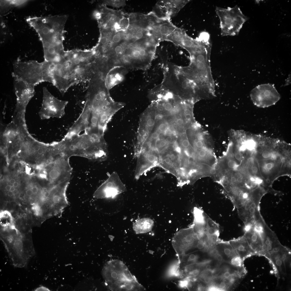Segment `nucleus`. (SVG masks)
I'll return each mask as SVG.
<instances>
[{
    "instance_id": "2eb2a0df",
    "label": "nucleus",
    "mask_w": 291,
    "mask_h": 291,
    "mask_svg": "<svg viewBox=\"0 0 291 291\" xmlns=\"http://www.w3.org/2000/svg\"><path fill=\"white\" fill-rule=\"evenodd\" d=\"M190 0H160L152 12L161 19L170 20L178 13Z\"/></svg>"
},
{
    "instance_id": "680f3d73",
    "label": "nucleus",
    "mask_w": 291,
    "mask_h": 291,
    "mask_svg": "<svg viewBox=\"0 0 291 291\" xmlns=\"http://www.w3.org/2000/svg\"><path fill=\"white\" fill-rule=\"evenodd\" d=\"M18 185H19V183L17 182H15V183L13 184V186L14 187H17L18 186Z\"/></svg>"
},
{
    "instance_id": "dca6fc26",
    "label": "nucleus",
    "mask_w": 291,
    "mask_h": 291,
    "mask_svg": "<svg viewBox=\"0 0 291 291\" xmlns=\"http://www.w3.org/2000/svg\"><path fill=\"white\" fill-rule=\"evenodd\" d=\"M100 7V17L97 20L99 28L114 29L116 23L126 15L122 11L111 9L104 4H102Z\"/></svg>"
},
{
    "instance_id": "49530a36",
    "label": "nucleus",
    "mask_w": 291,
    "mask_h": 291,
    "mask_svg": "<svg viewBox=\"0 0 291 291\" xmlns=\"http://www.w3.org/2000/svg\"><path fill=\"white\" fill-rule=\"evenodd\" d=\"M32 190L33 192L34 193H36L38 192V189L37 187H34L32 189Z\"/></svg>"
},
{
    "instance_id": "f3484780",
    "label": "nucleus",
    "mask_w": 291,
    "mask_h": 291,
    "mask_svg": "<svg viewBox=\"0 0 291 291\" xmlns=\"http://www.w3.org/2000/svg\"><path fill=\"white\" fill-rule=\"evenodd\" d=\"M290 255V250L283 246L280 249L270 253L266 257L272 264L279 277L287 274V263Z\"/></svg>"
},
{
    "instance_id": "20e7f679",
    "label": "nucleus",
    "mask_w": 291,
    "mask_h": 291,
    "mask_svg": "<svg viewBox=\"0 0 291 291\" xmlns=\"http://www.w3.org/2000/svg\"><path fill=\"white\" fill-rule=\"evenodd\" d=\"M159 43L152 36L128 43L115 67L146 70L150 68Z\"/></svg>"
},
{
    "instance_id": "b1692460",
    "label": "nucleus",
    "mask_w": 291,
    "mask_h": 291,
    "mask_svg": "<svg viewBox=\"0 0 291 291\" xmlns=\"http://www.w3.org/2000/svg\"><path fill=\"white\" fill-rule=\"evenodd\" d=\"M154 224V221L150 218H141L134 223L133 230L137 234L146 233L152 230Z\"/></svg>"
},
{
    "instance_id": "09e8293b",
    "label": "nucleus",
    "mask_w": 291,
    "mask_h": 291,
    "mask_svg": "<svg viewBox=\"0 0 291 291\" xmlns=\"http://www.w3.org/2000/svg\"><path fill=\"white\" fill-rule=\"evenodd\" d=\"M185 117L186 119L188 120H189L191 118V114L186 115H185Z\"/></svg>"
},
{
    "instance_id": "5fc2aeb1",
    "label": "nucleus",
    "mask_w": 291,
    "mask_h": 291,
    "mask_svg": "<svg viewBox=\"0 0 291 291\" xmlns=\"http://www.w3.org/2000/svg\"><path fill=\"white\" fill-rule=\"evenodd\" d=\"M11 185H7L6 187H5V189H6V190L7 191H10V190H11Z\"/></svg>"
},
{
    "instance_id": "6ab92c4d",
    "label": "nucleus",
    "mask_w": 291,
    "mask_h": 291,
    "mask_svg": "<svg viewBox=\"0 0 291 291\" xmlns=\"http://www.w3.org/2000/svg\"><path fill=\"white\" fill-rule=\"evenodd\" d=\"M261 236L265 257L270 253L279 250L283 246L280 242L276 234L266 223Z\"/></svg>"
},
{
    "instance_id": "c756f323",
    "label": "nucleus",
    "mask_w": 291,
    "mask_h": 291,
    "mask_svg": "<svg viewBox=\"0 0 291 291\" xmlns=\"http://www.w3.org/2000/svg\"><path fill=\"white\" fill-rule=\"evenodd\" d=\"M207 290L208 291H223L222 289L220 288L218 285H212L209 286Z\"/></svg>"
},
{
    "instance_id": "f8f14e48",
    "label": "nucleus",
    "mask_w": 291,
    "mask_h": 291,
    "mask_svg": "<svg viewBox=\"0 0 291 291\" xmlns=\"http://www.w3.org/2000/svg\"><path fill=\"white\" fill-rule=\"evenodd\" d=\"M250 96L254 104L262 108L275 104L281 98L274 85L270 84L258 85L251 91Z\"/></svg>"
},
{
    "instance_id": "864d4df0",
    "label": "nucleus",
    "mask_w": 291,
    "mask_h": 291,
    "mask_svg": "<svg viewBox=\"0 0 291 291\" xmlns=\"http://www.w3.org/2000/svg\"><path fill=\"white\" fill-rule=\"evenodd\" d=\"M177 123L179 125H181L183 123V121L182 119L178 120L177 122Z\"/></svg>"
},
{
    "instance_id": "ea45409f",
    "label": "nucleus",
    "mask_w": 291,
    "mask_h": 291,
    "mask_svg": "<svg viewBox=\"0 0 291 291\" xmlns=\"http://www.w3.org/2000/svg\"><path fill=\"white\" fill-rule=\"evenodd\" d=\"M159 137V134L157 132H153L151 135V138L152 139H157Z\"/></svg>"
},
{
    "instance_id": "72a5a7b5",
    "label": "nucleus",
    "mask_w": 291,
    "mask_h": 291,
    "mask_svg": "<svg viewBox=\"0 0 291 291\" xmlns=\"http://www.w3.org/2000/svg\"><path fill=\"white\" fill-rule=\"evenodd\" d=\"M163 160L165 163L168 166L169 165L170 166L172 165V163L170 158L168 157L167 156L166 157H164Z\"/></svg>"
},
{
    "instance_id": "9b49d317",
    "label": "nucleus",
    "mask_w": 291,
    "mask_h": 291,
    "mask_svg": "<svg viewBox=\"0 0 291 291\" xmlns=\"http://www.w3.org/2000/svg\"><path fill=\"white\" fill-rule=\"evenodd\" d=\"M199 241L192 225L176 232L172 238V243L178 259L187 254L189 251L196 248Z\"/></svg>"
},
{
    "instance_id": "79ce46f5",
    "label": "nucleus",
    "mask_w": 291,
    "mask_h": 291,
    "mask_svg": "<svg viewBox=\"0 0 291 291\" xmlns=\"http://www.w3.org/2000/svg\"><path fill=\"white\" fill-rule=\"evenodd\" d=\"M165 131V135H169L172 134V131L170 129H166Z\"/></svg>"
},
{
    "instance_id": "f03ea898",
    "label": "nucleus",
    "mask_w": 291,
    "mask_h": 291,
    "mask_svg": "<svg viewBox=\"0 0 291 291\" xmlns=\"http://www.w3.org/2000/svg\"><path fill=\"white\" fill-rule=\"evenodd\" d=\"M50 63L51 83L63 95L74 85L88 84L95 75L91 49L65 51L60 61Z\"/></svg>"
},
{
    "instance_id": "de8ad7c7",
    "label": "nucleus",
    "mask_w": 291,
    "mask_h": 291,
    "mask_svg": "<svg viewBox=\"0 0 291 291\" xmlns=\"http://www.w3.org/2000/svg\"><path fill=\"white\" fill-rule=\"evenodd\" d=\"M216 170H214L213 168L211 169L210 170V173L211 175H214L216 173Z\"/></svg>"
},
{
    "instance_id": "e433bc0d",
    "label": "nucleus",
    "mask_w": 291,
    "mask_h": 291,
    "mask_svg": "<svg viewBox=\"0 0 291 291\" xmlns=\"http://www.w3.org/2000/svg\"><path fill=\"white\" fill-rule=\"evenodd\" d=\"M203 142L199 140L196 142V147L199 148H201L203 147Z\"/></svg>"
},
{
    "instance_id": "423d86ee",
    "label": "nucleus",
    "mask_w": 291,
    "mask_h": 291,
    "mask_svg": "<svg viewBox=\"0 0 291 291\" xmlns=\"http://www.w3.org/2000/svg\"><path fill=\"white\" fill-rule=\"evenodd\" d=\"M190 59L188 66H180L182 71L194 83L200 93L214 94L215 85L211 69L210 59L196 57Z\"/></svg>"
},
{
    "instance_id": "7c9ffc66",
    "label": "nucleus",
    "mask_w": 291,
    "mask_h": 291,
    "mask_svg": "<svg viewBox=\"0 0 291 291\" xmlns=\"http://www.w3.org/2000/svg\"><path fill=\"white\" fill-rule=\"evenodd\" d=\"M33 209L36 215H40L42 214V211L40 207L37 205H34Z\"/></svg>"
},
{
    "instance_id": "4468645a",
    "label": "nucleus",
    "mask_w": 291,
    "mask_h": 291,
    "mask_svg": "<svg viewBox=\"0 0 291 291\" xmlns=\"http://www.w3.org/2000/svg\"><path fill=\"white\" fill-rule=\"evenodd\" d=\"M126 191L119 175L114 172L96 191L93 196L97 199L113 198Z\"/></svg>"
},
{
    "instance_id": "a18cd8bd",
    "label": "nucleus",
    "mask_w": 291,
    "mask_h": 291,
    "mask_svg": "<svg viewBox=\"0 0 291 291\" xmlns=\"http://www.w3.org/2000/svg\"><path fill=\"white\" fill-rule=\"evenodd\" d=\"M163 118V116L161 114H159L156 115L155 117V119L157 120H160L162 119Z\"/></svg>"
},
{
    "instance_id": "13d9d810",
    "label": "nucleus",
    "mask_w": 291,
    "mask_h": 291,
    "mask_svg": "<svg viewBox=\"0 0 291 291\" xmlns=\"http://www.w3.org/2000/svg\"><path fill=\"white\" fill-rule=\"evenodd\" d=\"M43 150L42 148H40L39 150L38 151V153L39 154H41L43 153Z\"/></svg>"
},
{
    "instance_id": "c85d7f7f",
    "label": "nucleus",
    "mask_w": 291,
    "mask_h": 291,
    "mask_svg": "<svg viewBox=\"0 0 291 291\" xmlns=\"http://www.w3.org/2000/svg\"><path fill=\"white\" fill-rule=\"evenodd\" d=\"M227 165L229 168L234 170H237L239 167V165L238 164L236 160L233 159H230L228 160Z\"/></svg>"
},
{
    "instance_id": "603ef678",
    "label": "nucleus",
    "mask_w": 291,
    "mask_h": 291,
    "mask_svg": "<svg viewBox=\"0 0 291 291\" xmlns=\"http://www.w3.org/2000/svg\"><path fill=\"white\" fill-rule=\"evenodd\" d=\"M176 119L178 120L181 119L182 118V116L180 114H178L176 116Z\"/></svg>"
},
{
    "instance_id": "c03bdc74",
    "label": "nucleus",
    "mask_w": 291,
    "mask_h": 291,
    "mask_svg": "<svg viewBox=\"0 0 291 291\" xmlns=\"http://www.w3.org/2000/svg\"><path fill=\"white\" fill-rule=\"evenodd\" d=\"M220 168V165L216 164L214 165L213 168L216 170H218Z\"/></svg>"
},
{
    "instance_id": "0e129e2a",
    "label": "nucleus",
    "mask_w": 291,
    "mask_h": 291,
    "mask_svg": "<svg viewBox=\"0 0 291 291\" xmlns=\"http://www.w3.org/2000/svg\"><path fill=\"white\" fill-rule=\"evenodd\" d=\"M25 153L24 151H23L21 153V155L22 156H24L25 155Z\"/></svg>"
},
{
    "instance_id": "37998d69",
    "label": "nucleus",
    "mask_w": 291,
    "mask_h": 291,
    "mask_svg": "<svg viewBox=\"0 0 291 291\" xmlns=\"http://www.w3.org/2000/svg\"><path fill=\"white\" fill-rule=\"evenodd\" d=\"M26 193L27 195L28 196H31L33 193L32 190H31V189H29V190H27L26 191Z\"/></svg>"
},
{
    "instance_id": "a19ab883",
    "label": "nucleus",
    "mask_w": 291,
    "mask_h": 291,
    "mask_svg": "<svg viewBox=\"0 0 291 291\" xmlns=\"http://www.w3.org/2000/svg\"><path fill=\"white\" fill-rule=\"evenodd\" d=\"M166 144V141H162L160 142L159 147L162 148V147L165 146Z\"/></svg>"
},
{
    "instance_id": "bf43d9fd",
    "label": "nucleus",
    "mask_w": 291,
    "mask_h": 291,
    "mask_svg": "<svg viewBox=\"0 0 291 291\" xmlns=\"http://www.w3.org/2000/svg\"><path fill=\"white\" fill-rule=\"evenodd\" d=\"M15 182V180L13 179H11L10 180V183L11 184H13Z\"/></svg>"
},
{
    "instance_id": "393cba45",
    "label": "nucleus",
    "mask_w": 291,
    "mask_h": 291,
    "mask_svg": "<svg viewBox=\"0 0 291 291\" xmlns=\"http://www.w3.org/2000/svg\"><path fill=\"white\" fill-rule=\"evenodd\" d=\"M28 2L27 0H0V14L1 17L7 15L14 8L23 6L26 4Z\"/></svg>"
},
{
    "instance_id": "6e6d98bb",
    "label": "nucleus",
    "mask_w": 291,
    "mask_h": 291,
    "mask_svg": "<svg viewBox=\"0 0 291 291\" xmlns=\"http://www.w3.org/2000/svg\"><path fill=\"white\" fill-rule=\"evenodd\" d=\"M172 138L171 137L169 136L167 137L166 139V141L168 142H170L172 141Z\"/></svg>"
},
{
    "instance_id": "5701e85b",
    "label": "nucleus",
    "mask_w": 291,
    "mask_h": 291,
    "mask_svg": "<svg viewBox=\"0 0 291 291\" xmlns=\"http://www.w3.org/2000/svg\"><path fill=\"white\" fill-rule=\"evenodd\" d=\"M206 225L205 233L211 243L215 245L219 240V228L218 224L206 214Z\"/></svg>"
},
{
    "instance_id": "a878e982",
    "label": "nucleus",
    "mask_w": 291,
    "mask_h": 291,
    "mask_svg": "<svg viewBox=\"0 0 291 291\" xmlns=\"http://www.w3.org/2000/svg\"><path fill=\"white\" fill-rule=\"evenodd\" d=\"M215 245L221 249L223 255L227 258L228 262L232 258L237 255L229 241H224L219 240Z\"/></svg>"
},
{
    "instance_id": "a211bd4d",
    "label": "nucleus",
    "mask_w": 291,
    "mask_h": 291,
    "mask_svg": "<svg viewBox=\"0 0 291 291\" xmlns=\"http://www.w3.org/2000/svg\"><path fill=\"white\" fill-rule=\"evenodd\" d=\"M13 77L15 90L17 97V106L18 108H24L34 96L35 93V87L28 84L17 77Z\"/></svg>"
},
{
    "instance_id": "f257e3e1",
    "label": "nucleus",
    "mask_w": 291,
    "mask_h": 291,
    "mask_svg": "<svg viewBox=\"0 0 291 291\" xmlns=\"http://www.w3.org/2000/svg\"><path fill=\"white\" fill-rule=\"evenodd\" d=\"M105 82H92L88 85L85 102L76 122L84 130L105 131L112 116L125 106L111 97Z\"/></svg>"
},
{
    "instance_id": "4be33fe9",
    "label": "nucleus",
    "mask_w": 291,
    "mask_h": 291,
    "mask_svg": "<svg viewBox=\"0 0 291 291\" xmlns=\"http://www.w3.org/2000/svg\"><path fill=\"white\" fill-rule=\"evenodd\" d=\"M126 69L116 67L112 69L107 74L105 79V84L109 90L123 80Z\"/></svg>"
},
{
    "instance_id": "58836bf2",
    "label": "nucleus",
    "mask_w": 291,
    "mask_h": 291,
    "mask_svg": "<svg viewBox=\"0 0 291 291\" xmlns=\"http://www.w3.org/2000/svg\"><path fill=\"white\" fill-rule=\"evenodd\" d=\"M159 128V130L161 131H164L166 130V125L164 123H162L160 125Z\"/></svg>"
},
{
    "instance_id": "4c0bfd02",
    "label": "nucleus",
    "mask_w": 291,
    "mask_h": 291,
    "mask_svg": "<svg viewBox=\"0 0 291 291\" xmlns=\"http://www.w3.org/2000/svg\"><path fill=\"white\" fill-rule=\"evenodd\" d=\"M35 291H50L49 289L44 287L41 286L36 288Z\"/></svg>"
},
{
    "instance_id": "8fccbe9b",
    "label": "nucleus",
    "mask_w": 291,
    "mask_h": 291,
    "mask_svg": "<svg viewBox=\"0 0 291 291\" xmlns=\"http://www.w3.org/2000/svg\"><path fill=\"white\" fill-rule=\"evenodd\" d=\"M184 114L185 115H186L190 114H191V111L188 109H185L184 111Z\"/></svg>"
},
{
    "instance_id": "473e14b6",
    "label": "nucleus",
    "mask_w": 291,
    "mask_h": 291,
    "mask_svg": "<svg viewBox=\"0 0 291 291\" xmlns=\"http://www.w3.org/2000/svg\"><path fill=\"white\" fill-rule=\"evenodd\" d=\"M167 156L170 158L173 164V163L177 162V158L175 154H171L170 155H167Z\"/></svg>"
},
{
    "instance_id": "2f4dec72",
    "label": "nucleus",
    "mask_w": 291,
    "mask_h": 291,
    "mask_svg": "<svg viewBox=\"0 0 291 291\" xmlns=\"http://www.w3.org/2000/svg\"><path fill=\"white\" fill-rule=\"evenodd\" d=\"M155 124L154 120L151 118H149L147 120L146 125L147 126L152 127L154 126Z\"/></svg>"
},
{
    "instance_id": "4d7b16f0",
    "label": "nucleus",
    "mask_w": 291,
    "mask_h": 291,
    "mask_svg": "<svg viewBox=\"0 0 291 291\" xmlns=\"http://www.w3.org/2000/svg\"><path fill=\"white\" fill-rule=\"evenodd\" d=\"M8 195L9 196H12L14 194L13 192L11 191H9L8 192Z\"/></svg>"
},
{
    "instance_id": "3c124183",
    "label": "nucleus",
    "mask_w": 291,
    "mask_h": 291,
    "mask_svg": "<svg viewBox=\"0 0 291 291\" xmlns=\"http://www.w3.org/2000/svg\"><path fill=\"white\" fill-rule=\"evenodd\" d=\"M40 149V146L38 145H36L34 147V149L35 151H38Z\"/></svg>"
},
{
    "instance_id": "39448f33",
    "label": "nucleus",
    "mask_w": 291,
    "mask_h": 291,
    "mask_svg": "<svg viewBox=\"0 0 291 291\" xmlns=\"http://www.w3.org/2000/svg\"><path fill=\"white\" fill-rule=\"evenodd\" d=\"M65 153L69 157L77 156L95 161H103L108 155L104 137L83 133L62 140Z\"/></svg>"
},
{
    "instance_id": "e2e57ef3",
    "label": "nucleus",
    "mask_w": 291,
    "mask_h": 291,
    "mask_svg": "<svg viewBox=\"0 0 291 291\" xmlns=\"http://www.w3.org/2000/svg\"><path fill=\"white\" fill-rule=\"evenodd\" d=\"M15 190V187H14L13 186H11V188L10 191H11L13 192Z\"/></svg>"
},
{
    "instance_id": "c9c22d12",
    "label": "nucleus",
    "mask_w": 291,
    "mask_h": 291,
    "mask_svg": "<svg viewBox=\"0 0 291 291\" xmlns=\"http://www.w3.org/2000/svg\"><path fill=\"white\" fill-rule=\"evenodd\" d=\"M207 154L206 151L204 149H202L200 150L199 152V157H205L206 156Z\"/></svg>"
},
{
    "instance_id": "ddd939ff",
    "label": "nucleus",
    "mask_w": 291,
    "mask_h": 291,
    "mask_svg": "<svg viewBox=\"0 0 291 291\" xmlns=\"http://www.w3.org/2000/svg\"><path fill=\"white\" fill-rule=\"evenodd\" d=\"M43 101L41 110L43 112V119L63 117L65 114V108L68 101L57 99L50 93L46 87H43Z\"/></svg>"
},
{
    "instance_id": "0eeeda50",
    "label": "nucleus",
    "mask_w": 291,
    "mask_h": 291,
    "mask_svg": "<svg viewBox=\"0 0 291 291\" xmlns=\"http://www.w3.org/2000/svg\"><path fill=\"white\" fill-rule=\"evenodd\" d=\"M50 65L45 61L40 63L35 60L23 61L19 57L13 63L12 76L34 87L45 82L51 83Z\"/></svg>"
},
{
    "instance_id": "412c9836",
    "label": "nucleus",
    "mask_w": 291,
    "mask_h": 291,
    "mask_svg": "<svg viewBox=\"0 0 291 291\" xmlns=\"http://www.w3.org/2000/svg\"><path fill=\"white\" fill-rule=\"evenodd\" d=\"M252 226L249 230L245 232L244 235L256 255L264 256L265 253L261 236L253 230Z\"/></svg>"
},
{
    "instance_id": "bb28decb",
    "label": "nucleus",
    "mask_w": 291,
    "mask_h": 291,
    "mask_svg": "<svg viewBox=\"0 0 291 291\" xmlns=\"http://www.w3.org/2000/svg\"><path fill=\"white\" fill-rule=\"evenodd\" d=\"M244 260L242 258L237 255L232 258L229 263L231 266L240 272L245 274L247 271L244 265Z\"/></svg>"
},
{
    "instance_id": "052dcab7",
    "label": "nucleus",
    "mask_w": 291,
    "mask_h": 291,
    "mask_svg": "<svg viewBox=\"0 0 291 291\" xmlns=\"http://www.w3.org/2000/svg\"><path fill=\"white\" fill-rule=\"evenodd\" d=\"M19 190H17V189H16L13 192L14 194L15 195H16L18 194L19 193Z\"/></svg>"
},
{
    "instance_id": "1a4fd4ad",
    "label": "nucleus",
    "mask_w": 291,
    "mask_h": 291,
    "mask_svg": "<svg viewBox=\"0 0 291 291\" xmlns=\"http://www.w3.org/2000/svg\"><path fill=\"white\" fill-rule=\"evenodd\" d=\"M159 85L174 94L191 96L198 93L195 85L182 72L180 66L172 63L165 67L162 81Z\"/></svg>"
},
{
    "instance_id": "7ed1b4c3",
    "label": "nucleus",
    "mask_w": 291,
    "mask_h": 291,
    "mask_svg": "<svg viewBox=\"0 0 291 291\" xmlns=\"http://www.w3.org/2000/svg\"><path fill=\"white\" fill-rule=\"evenodd\" d=\"M67 15L29 16L26 21L37 33L42 43L44 61L54 62L64 54L63 34Z\"/></svg>"
},
{
    "instance_id": "9d476101",
    "label": "nucleus",
    "mask_w": 291,
    "mask_h": 291,
    "mask_svg": "<svg viewBox=\"0 0 291 291\" xmlns=\"http://www.w3.org/2000/svg\"><path fill=\"white\" fill-rule=\"evenodd\" d=\"M216 12L219 18L221 34L223 36L237 35L247 21V17L237 5L227 8L217 7Z\"/></svg>"
},
{
    "instance_id": "f704fd0d",
    "label": "nucleus",
    "mask_w": 291,
    "mask_h": 291,
    "mask_svg": "<svg viewBox=\"0 0 291 291\" xmlns=\"http://www.w3.org/2000/svg\"><path fill=\"white\" fill-rule=\"evenodd\" d=\"M182 145L184 148H187L190 146V143L188 140L185 139L182 142Z\"/></svg>"
},
{
    "instance_id": "6e6552de",
    "label": "nucleus",
    "mask_w": 291,
    "mask_h": 291,
    "mask_svg": "<svg viewBox=\"0 0 291 291\" xmlns=\"http://www.w3.org/2000/svg\"><path fill=\"white\" fill-rule=\"evenodd\" d=\"M108 264L105 268V277L112 290H145L122 262L114 260Z\"/></svg>"
},
{
    "instance_id": "aec40b11",
    "label": "nucleus",
    "mask_w": 291,
    "mask_h": 291,
    "mask_svg": "<svg viewBox=\"0 0 291 291\" xmlns=\"http://www.w3.org/2000/svg\"><path fill=\"white\" fill-rule=\"evenodd\" d=\"M237 255L243 260L256 255L252 249L244 235L238 239L229 241Z\"/></svg>"
},
{
    "instance_id": "cd10ccee",
    "label": "nucleus",
    "mask_w": 291,
    "mask_h": 291,
    "mask_svg": "<svg viewBox=\"0 0 291 291\" xmlns=\"http://www.w3.org/2000/svg\"><path fill=\"white\" fill-rule=\"evenodd\" d=\"M103 2V4L117 8L124 7L126 5L125 0H104Z\"/></svg>"
}]
</instances>
